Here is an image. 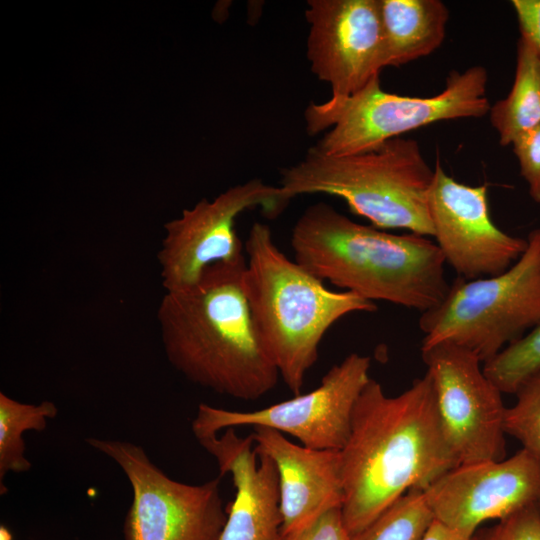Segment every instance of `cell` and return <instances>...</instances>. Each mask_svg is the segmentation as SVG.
Returning a JSON list of instances; mask_svg holds the SVG:
<instances>
[{"mask_svg": "<svg viewBox=\"0 0 540 540\" xmlns=\"http://www.w3.org/2000/svg\"><path fill=\"white\" fill-rule=\"evenodd\" d=\"M343 523L350 537L412 489L424 490L459 466L442 427L429 374L388 396L370 378L340 450Z\"/></svg>", "mask_w": 540, "mask_h": 540, "instance_id": "cell-1", "label": "cell"}, {"mask_svg": "<svg viewBox=\"0 0 540 540\" xmlns=\"http://www.w3.org/2000/svg\"><path fill=\"white\" fill-rule=\"evenodd\" d=\"M245 256L208 267L183 292H165L157 310L170 364L190 382L254 401L280 378L266 352L244 290Z\"/></svg>", "mask_w": 540, "mask_h": 540, "instance_id": "cell-2", "label": "cell"}, {"mask_svg": "<svg viewBox=\"0 0 540 540\" xmlns=\"http://www.w3.org/2000/svg\"><path fill=\"white\" fill-rule=\"evenodd\" d=\"M294 260L318 279L369 301L426 312L445 298V259L427 236L355 222L325 202L307 207L290 237Z\"/></svg>", "mask_w": 540, "mask_h": 540, "instance_id": "cell-3", "label": "cell"}, {"mask_svg": "<svg viewBox=\"0 0 540 540\" xmlns=\"http://www.w3.org/2000/svg\"><path fill=\"white\" fill-rule=\"evenodd\" d=\"M244 250V290L254 325L280 378L299 395L326 332L346 315L374 312L377 305L328 289L280 250L264 223L251 226Z\"/></svg>", "mask_w": 540, "mask_h": 540, "instance_id": "cell-4", "label": "cell"}, {"mask_svg": "<svg viewBox=\"0 0 540 540\" xmlns=\"http://www.w3.org/2000/svg\"><path fill=\"white\" fill-rule=\"evenodd\" d=\"M433 175L418 142L397 137L340 157L311 147L301 161L282 170L279 187L290 200L304 194L338 197L378 229L433 237L428 211Z\"/></svg>", "mask_w": 540, "mask_h": 540, "instance_id": "cell-5", "label": "cell"}, {"mask_svg": "<svg viewBox=\"0 0 540 540\" xmlns=\"http://www.w3.org/2000/svg\"><path fill=\"white\" fill-rule=\"evenodd\" d=\"M487 82L486 68L477 65L450 72L445 88L434 96L410 97L382 90L377 77L349 97L309 104L306 130L310 135L328 130L313 146L325 156L367 152L438 121L485 116L491 108Z\"/></svg>", "mask_w": 540, "mask_h": 540, "instance_id": "cell-6", "label": "cell"}, {"mask_svg": "<svg viewBox=\"0 0 540 540\" xmlns=\"http://www.w3.org/2000/svg\"><path fill=\"white\" fill-rule=\"evenodd\" d=\"M522 256L505 272L457 277L436 307L421 313V347L452 343L485 363L540 325V228L527 237Z\"/></svg>", "mask_w": 540, "mask_h": 540, "instance_id": "cell-7", "label": "cell"}, {"mask_svg": "<svg viewBox=\"0 0 540 540\" xmlns=\"http://www.w3.org/2000/svg\"><path fill=\"white\" fill-rule=\"evenodd\" d=\"M86 442L111 458L130 482L133 499L123 525L125 540H220L227 519L220 477L182 483L132 442L95 437Z\"/></svg>", "mask_w": 540, "mask_h": 540, "instance_id": "cell-8", "label": "cell"}, {"mask_svg": "<svg viewBox=\"0 0 540 540\" xmlns=\"http://www.w3.org/2000/svg\"><path fill=\"white\" fill-rule=\"evenodd\" d=\"M370 357L351 353L333 365L314 390L253 411H233L201 403L192 420L195 437L238 426L266 427L289 434L301 445L342 450L357 399L370 380Z\"/></svg>", "mask_w": 540, "mask_h": 540, "instance_id": "cell-9", "label": "cell"}, {"mask_svg": "<svg viewBox=\"0 0 540 540\" xmlns=\"http://www.w3.org/2000/svg\"><path fill=\"white\" fill-rule=\"evenodd\" d=\"M290 199L279 186L251 179L228 188L213 201L202 199L193 208L164 225L157 259L165 292L194 287L204 271L219 262L243 257V244L235 231L237 217L261 208L269 218L278 216Z\"/></svg>", "mask_w": 540, "mask_h": 540, "instance_id": "cell-10", "label": "cell"}, {"mask_svg": "<svg viewBox=\"0 0 540 540\" xmlns=\"http://www.w3.org/2000/svg\"><path fill=\"white\" fill-rule=\"evenodd\" d=\"M432 379L445 436L459 465L505 458L502 392L485 375L481 360L452 343L421 347Z\"/></svg>", "mask_w": 540, "mask_h": 540, "instance_id": "cell-11", "label": "cell"}, {"mask_svg": "<svg viewBox=\"0 0 540 540\" xmlns=\"http://www.w3.org/2000/svg\"><path fill=\"white\" fill-rule=\"evenodd\" d=\"M433 237L458 277L473 280L499 275L525 252L527 238L509 235L491 219L487 185L458 182L437 159L428 194Z\"/></svg>", "mask_w": 540, "mask_h": 540, "instance_id": "cell-12", "label": "cell"}, {"mask_svg": "<svg viewBox=\"0 0 540 540\" xmlns=\"http://www.w3.org/2000/svg\"><path fill=\"white\" fill-rule=\"evenodd\" d=\"M423 495L435 521L473 537L487 520L540 506V460L522 448L499 461L459 465Z\"/></svg>", "mask_w": 540, "mask_h": 540, "instance_id": "cell-13", "label": "cell"}, {"mask_svg": "<svg viewBox=\"0 0 540 540\" xmlns=\"http://www.w3.org/2000/svg\"><path fill=\"white\" fill-rule=\"evenodd\" d=\"M307 57L332 97H349L384 68L379 0H309Z\"/></svg>", "mask_w": 540, "mask_h": 540, "instance_id": "cell-14", "label": "cell"}, {"mask_svg": "<svg viewBox=\"0 0 540 540\" xmlns=\"http://www.w3.org/2000/svg\"><path fill=\"white\" fill-rule=\"evenodd\" d=\"M195 438L221 475L232 476L236 491L220 540H280L279 478L272 459L256 449L251 435L241 437L234 428Z\"/></svg>", "mask_w": 540, "mask_h": 540, "instance_id": "cell-15", "label": "cell"}, {"mask_svg": "<svg viewBox=\"0 0 540 540\" xmlns=\"http://www.w3.org/2000/svg\"><path fill=\"white\" fill-rule=\"evenodd\" d=\"M251 436L256 449L272 459L278 472L281 535L298 531L324 512L342 507L340 451L297 445L266 427H253Z\"/></svg>", "mask_w": 540, "mask_h": 540, "instance_id": "cell-16", "label": "cell"}, {"mask_svg": "<svg viewBox=\"0 0 540 540\" xmlns=\"http://www.w3.org/2000/svg\"><path fill=\"white\" fill-rule=\"evenodd\" d=\"M384 68L433 53L446 33L447 6L440 0H379Z\"/></svg>", "mask_w": 540, "mask_h": 540, "instance_id": "cell-17", "label": "cell"}, {"mask_svg": "<svg viewBox=\"0 0 540 540\" xmlns=\"http://www.w3.org/2000/svg\"><path fill=\"white\" fill-rule=\"evenodd\" d=\"M488 114L502 146L512 145L540 123V54L522 36L517 43L511 90L504 99L491 106Z\"/></svg>", "mask_w": 540, "mask_h": 540, "instance_id": "cell-18", "label": "cell"}, {"mask_svg": "<svg viewBox=\"0 0 540 540\" xmlns=\"http://www.w3.org/2000/svg\"><path fill=\"white\" fill-rule=\"evenodd\" d=\"M58 409L48 400L26 404L5 393H0V494L6 493L4 479L9 472L23 473L31 468L25 457L23 433L28 430L41 432L47 420L56 417Z\"/></svg>", "mask_w": 540, "mask_h": 540, "instance_id": "cell-19", "label": "cell"}, {"mask_svg": "<svg viewBox=\"0 0 540 540\" xmlns=\"http://www.w3.org/2000/svg\"><path fill=\"white\" fill-rule=\"evenodd\" d=\"M433 522L423 491L412 489L348 540H421Z\"/></svg>", "mask_w": 540, "mask_h": 540, "instance_id": "cell-20", "label": "cell"}, {"mask_svg": "<svg viewBox=\"0 0 540 540\" xmlns=\"http://www.w3.org/2000/svg\"><path fill=\"white\" fill-rule=\"evenodd\" d=\"M485 375L506 394H515L540 372V325L483 365Z\"/></svg>", "mask_w": 540, "mask_h": 540, "instance_id": "cell-21", "label": "cell"}, {"mask_svg": "<svg viewBox=\"0 0 540 540\" xmlns=\"http://www.w3.org/2000/svg\"><path fill=\"white\" fill-rule=\"evenodd\" d=\"M516 402L507 407L505 432L540 460V372L515 393Z\"/></svg>", "mask_w": 540, "mask_h": 540, "instance_id": "cell-22", "label": "cell"}, {"mask_svg": "<svg viewBox=\"0 0 540 540\" xmlns=\"http://www.w3.org/2000/svg\"><path fill=\"white\" fill-rule=\"evenodd\" d=\"M473 540H540V506L520 510L480 533Z\"/></svg>", "mask_w": 540, "mask_h": 540, "instance_id": "cell-23", "label": "cell"}, {"mask_svg": "<svg viewBox=\"0 0 540 540\" xmlns=\"http://www.w3.org/2000/svg\"><path fill=\"white\" fill-rule=\"evenodd\" d=\"M512 147L530 197L540 204V123L521 135Z\"/></svg>", "mask_w": 540, "mask_h": 540, "instance_id": "cell-24", "label": "cell"}, {"mask_svg": "<svg viewBox=\"0 0 540 540\" xmlns=\"http://www.w3.org/2000/svg\"><path fill=\"white\" fill-rule=\"evenodd\" d=\"M341 508L330 509L304 528L281 535L280 540H348Z\"/></svg>", "mask_w": 540, "mask_h": 540, "instance_id": "cell-25", "label": "cell"}, {"mask_svg": "<svg viewBox=\"0 0 540 540\" xmlns=\"http://www.w3.org/2000/svg\"><path fill=\"white\" fill-rule=\"evenodd\" d=\"M520 36L524 37L540 54V0H512Z\"/></svg>", "mask_w": 540, "mask_h": 540, "instance_id": "cell-26", "label": "cell"}, {"mask_svg": "<svg viewBox=\"0 0 540 540\" xmlns=\"http://www.w3.org/2000/svg\"><path fill=\"white\" fill-rule=\"evenodd\" d=\"M421 540H473V537H467L434 520Z\"/></svg>", "mask_w": 540, "mask_h": 540, "instance_id": "cell-27", "label": "cell"}, {"mask_svg": "<svg viewBox=\"0 0 540 540\" xmlns=\"http://www.w3.org/2000/svg\"><path fill=\"white\" fill-rule=\"evenodd\" d=\"M0 540H12V534L5 526L0 527Z\"/></svg>", "mask_w": 540, "mask_h": 540, "instance_id": "cell-28", "label": "cell"}]
</instances>
